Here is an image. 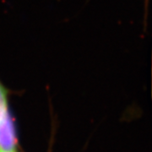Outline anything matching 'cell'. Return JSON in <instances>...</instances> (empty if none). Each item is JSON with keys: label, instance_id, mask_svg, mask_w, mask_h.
<instances>
[{"label": "cell", "instance_id": "6da1fadb", "mask_svg": "<svg viewBox=\"0 0 152 152\" xmlns=\"http://www.w3.org/2000/svg\"><path fill=\"white\" fill-rule=\"evenodd\" d=\"M15 127L9 106L8 92L0 81V152H15Z\"/></svg>", "mask_w": 152, "mask_h": 152}]
</instances>
